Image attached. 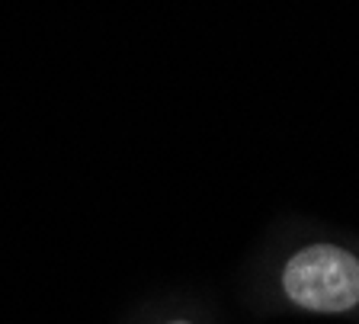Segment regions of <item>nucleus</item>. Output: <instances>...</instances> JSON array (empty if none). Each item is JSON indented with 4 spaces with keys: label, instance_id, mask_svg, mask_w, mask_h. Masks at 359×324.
I'll return each mask as SVG.
<instances>
[{
    "label": "nucleus",
    "instance_id": "obj_1",
    "mask_svg": "<svg viewBox=\"0 0 359 324\" xmlns=\"http://www.w3.org/2000/svg\"><path fill=\"white\" fill-rule=\"evenodd\" d=\"M283 292L314 315H346L359 305V257L340 244H308L283 266Z\"/></svg>",
    "mask_w": 359,
    "mask_h": 324
},
{
    "label": "nucleus",
    "instance_id": "obj_2",
    "mask_svg": "<svg viewBox=\"0 0 359 324\" xmlns=\"http://www.w3.org/2000/svg\"><path fill=\"white\" fill-rule=\"evenodd\" d=\"M167 324H193V321H183V318H180V321H167Z\"/></svg>",
    "mask_w": 359,
    "mask_h": 324
}]
</instances>
